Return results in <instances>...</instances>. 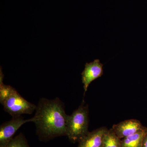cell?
<instances>
[{
	"mask_svg": "<svg viewBox=\"0 0 147 147\" xmlns=\"http://www.w3.org/2000/svg\"><path fill=\"white\" fill-rule=\"evenodd\" d=\"M146 129L121 139L122 147H142Z\"/></svg>",
	"mask_w": 147,
	"mask_h": 147,
	"instance_id": "ba28073f",
	"label": "cell"
},
{
	"mask_svg": "<svg viewBox=\"0 0 147 147\" xmlns=\"http://www.w3.org/2000/svg\"><path fill=\"white\" fill-rule=\"evenodd\" d=\"M142 147H147V128L143 139Z\"/></svg>",
	"mask_w": 147,
	"mask_h": 147,
	"instance_id": "7c38bea8",
	"label": "cell"
},
{
	"mask_svg": "<svg viewBox=\"0 0 147 147\" xmlns=\"http://www.w3.org/2000/svg\"><path fill=\"white\" fill-rule=\"evenodd\" d=\"M4 75L1 68L0 71V102L1 104L6 99L10 94L13 87L8 85H4L3 83Z\"/></svg>",
	"mask_w": 147,
	"mask_h": 147,
	"instance_id": "8fae6325",
	"label": "cell"
},
{
	"mask_svg": "<svg viewBox=\"0 0 147 147\" xmlns=\"http://www.w3.org/2000/svg\"><path fill=\"white\" fill-rule=\"evenodd\" d=\"M113 130L121 139H123L139 131L144 130L146 127L143 126L140 121L137 119L127 120L113 125Z\"/></svg>",
	"mask_w": 147,
	"mask_h": 147,
	"instance_id": "5b68a950",
	"label": "cell"
},
{
	"mask_svg": "<svg viewBox=\"0 0 147 147\" xmlns=\"http://www.w3.org/2000/svg\"><path fill=\"white\" fill-rule=\"evenodd\" d=\"M35 111L33 122L35 124L36 134L40 141H48L56 137L66 136L67 115L64 104L59 98H40Z\"/></svg>",
	"mask_w": 147,
	"mask_h": 147,
	"instance_id": "6da1fadb",
	"label": "cell"
},
{
	"mask_svg": "<svg viewBox=\"0 0 147 147\" xmlns=\"http://www.w3.org/2000/svg\"><path fill=\"white\" fill-rule=\"evenodd\" d=\"M4 109L12 117L24 114L30 115L36 109V105L26 100L13 88L10 94L2 103Z\"/></svg>",
	"mask_w": 147,
	"mask_h": 147,
	"instance_id": "3957f363",
	"label": "cell"
},
{
	"mask_svg": "<svg viewBox=\"0 0 147 147\" xmlns=\"http://www.w3.org/2000/svg\"><path fill=\"white\" fill-rule=\"evenodd\" d=\"M84 105L83 101L71 115H67L66 136L72 143H79L89 132L88 107Z\"/></svg>",
	"mask_w": 147,
	"mask_h": 147,
	"instance_id": "7a4b0ae2",
	"label": "cell"
},
{
	"mask_svg": "<svg viewBox=\"0 0 147 147\" xmlns=\"http://www.w3.org/2000/svg\"><path fill=\"white\" fill-rule=\"evenodd\" d=\"M33 121V118L25 119L22 116L12 117L0 126V147H5L13 138L17 130L24 124Z\"/></svg>",
	"mask_w": 147,
	"mask_h": 147,
	"instance_id": "277c9868",
	"label": "cell"
},
{
	"mask_svg": "<svg viewBox=\"0 0 147 147\" xmlns=\"http://www.w3.org/2000/svg\"><path fill=\"white\" fill-rule=\"evenodd\" d=\"M103 73V64L99 59H95L92 62L86 64L85 68L82 73L84 95L90 84L95 79L101 77Z\"/></svg>",
	"mask_w": 147,
	"mask_h": 147,
	"instance_id": "8992f818",
	"label": "cell"
},
{
	"mask_svg": "<svg viewBox=\"0 0 147 147\" xmlns=\"http://www.w3.org/2000/svg\"><path fill=\"white\" fill-rule=\"evenodd\" d=\"M103 147H122L121 139L111 128L106 132L103 140Z\"/></svg>",
	"mask_w": 147,
	"mask_h": 147,
	"instance_id": "9c48e42d",
	"label": "cell"
},
{
	"mask_svg": "<svg viewBox=\"0 0 147 147\" xmlns=\"http://www.w3.org/2000/svg\"><path fill=\"white\" fill-rule=\"evenodd\" d=\"M108 129L99 127L89 133L78 143V147H103V140Z\"/></svg>",
	"mask_w": 147,
	"mask_h": 147,
	"instance_id": "52a82bcc",
	"label": "cell"
},
{
	"mask_svg": "<svg viewBox=\"0 0 147 147\" xmlns=\"http://www.w3.org/2000/svg\"><path fill=\"white\" fill-rule=\"evenodd\" d=\"M5 147H30L25 135L20 133L9 142Z\"/></svg>",
	"mask_w": 147,
	"mask_h": 147,
	"instance_id": "30bf717a",
	"label": "cell"
}]
</instances>
